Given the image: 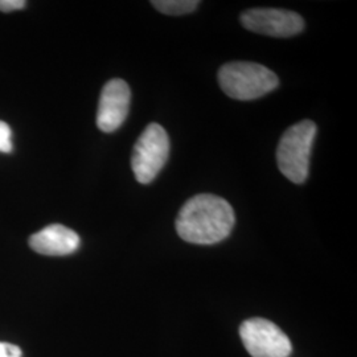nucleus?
Here are the masks:
<instances>
[{
	"label": "nucleus",
	"mask_w": 357,
	"mask_h": 357,
	"mask_svg": "<svg viewBox=\"0 0 357 357\" xmlns=\"http://www.w3.org/2000/svg\"><path fill=\"white\" fill-rule=\"evenodd\" d=\"M317 135L312 121H302L287 128L277 149V163L284 178L303 184L308 176L310 156Z\"/></svg>",
	"instance_id": "3"
},
{
	"label": "nucleus",
	"mask_w": 357,
	"mask_h": 357,
	"mask_svg": "<svg viewBox=\"0 0 357 357\" xmlns=\"http://www.w3.org/2000/svg\"><path fill=\"white\" fill-rule=\"evenodd\" d=\"M13 131L11 128L0 121V153H13Z\"/></svg>",
	"instance_id": "10"
},
{
	"label": "nucleus",
	"mask_w": 357,
	"mask_h": 357,
	"mask_svg": "<svg viewBox=\"0 0 357 357\" xmlns=\"http://www.w3.org/2000/svg\"><path fill=\"white\" fill-rule=\"evenodd\" d=\"M234 224V211L225 199L202 193L181 206L176 230L180 238L187 243L213 245L228 238Z\"/></svg>",
	"instance_id": "1"
},
{
	"label": "nucleus",
	"mask_w": 357,
	"mask_h": 357,
	"mask_svg": "<svg viewBox=\"0 0 357 357\" xmlns=\"http://www.w3.org/2000/svg\"><path fill=\"white\" fill-rule=\"evenodd\" d=\"M131 101V91L128 84L121 79H110L103 86L98 112L97 126L103 132H113L121 128L128 118Z\"/></svg>",
	"instance_id": "7"
},
{
	"label": "nucleus",
	"mask_w": 357,
	"mask_h": 357,
	"mask_svg": "<svg viewBox=\"0 0 357 357\" xmlns=\"http://www.w3.org/2000/svg\"><path fill=\"white\" fill-rule=\"evenodd\" d=\"M153 7L159 13L171 16H180L185 13H191L199 7L200 1L197 0H153Z\"/></svg>",
	"instance_id": "9"
},
{
	"label": "nucleus",
	"mask_w": 357,
	"mask_h": 357,
	"mask_svg": "<svg viewBox=\"0 0 357 357\" xmlns=\"http://www.w3.org/2000/svg\"><path fill=\"white\" fill-rule=\"evenodd\" d=\"M23 352L17 345L0 342V357H22Z\"/></svg>",
	"instance_id": "12"
},
{
	"label": "nucleus",
	"mask_w": 357,
	"mask_h": 357,
	"mask_svg": "<svg viewBox=\"0 0 357 357\" xmlns=\"http://www.w3.org/2000/svg\"><path fill=\"white\" fill-rule=\"evenodd\" d=\"M218 82L222 91L238 101H252L278 88L280 79L266 66L234 61L222 65L218 70Z\"/></svg>",
	"instance_id": "2"
},
{
	"label": "nucleus",
	"mask_w": 357,
	"mask_h": 357,
	"mask_svg": "<svg viewBox=\"0 0 357 357\" xmlns=\"http://www.w3.org/2000/svg\"><path fill=\"white\" fill-rule=\"evenodd\" d=\"M79 236L64 225L53 224L29 237V246L38 255L61 257L75 253L79 248Z\"/></svg>",
	"instance_id": "8"
},
{
	"label": "nucleus",
	"mask_w": 357,
	"mask_h": 357,
	"mask_svg": "<svg viewBox=\"0 0 357 357\" xmlns=\"http://www.w3.org/2000/svg\"><path fill=\"white\" fill-rule=\"evenodd\" d=\"M169 156V138L165 128L150 123L134 146L131 167L141 184H150L166 166Z\"/></svg>",
	"instance_id": "4"
},
{
	"label": "nucleus",
	"mask_w": 357,
	"mask_h": 357,
	"mask_svg": "<svg viewBox=\"0 0 357 357\" xmlns=\"http://www.w3.org/2000/svg\"><path fill=\"white\" fill-rule=\"evenodd\" d=\"M240 336L243 347L253 357H289L293 352L289 336L268 319L245 320L240 327Z\"/></svg>",
	"instance_id": "5"
},
{
	"label": "nucleus",
	"mask_w": 357,
	"mask_h": 357,
	"mask_svg": "<svg viewBox=\"0 0 357 357\" xmlns=\"http://www.w3.org/2000/svg\"><path fill=\"white\" fill-rule=\"evenodd\" d=\"M26 6L24 0H0V11L3 13H13L22 10Z\"/></svg>",
	"instance_id": "11"
},
{
	"label": "nucleus",
	"mask_w": 357,
	"mask_h": 357,
	"mask_svg": "<svg viewBox=\"0 0 357 357\" xmlns=\"http://www.w3.org/2000/svg\"><path fill=\"white\" fill-rule=\"evenodd\" d=\"M243 26L259 35L291 38L305 29L301 15L280 8H252L241 15Z\"/></svg>",
	"instance_id": "6"
}]
</instances>
